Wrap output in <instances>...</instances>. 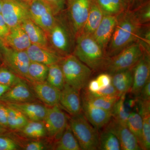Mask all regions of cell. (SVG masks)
I'll use <instances>...</instances> for the list:
<instances>
[{
	"label": "cell",
	"instance_id": "1",
	"mask_svg": "<svg viewBox=\"0 0 150 150\" xmlns=\"http://www.w3.org/2000/svg\"><path fill=\"white\" fill-rule=\"evenodd\" d=\"M142 25L131 10L127 9L118 15L105 51L107 57L115 56L127 46L137 42Z\"/></svg>",
	"mask_w": 150,
	"mask_h": 150
},
{
	"label": "cell",
	"instance_id": "2",
	"mask_svg": "<svg viewBox=\"0 0 150 150\" xmlns=\"http://www.w3.org/2000/svg\"><path fill=\"white\" fill-rule=\"evenodd\" d=\"M46 34L52 50L63 57L72 54L76 36L65 10L55 16L54 24Z\"/></svg>",
	"mask_w": 150,
	"mask_h": 150
},
{
	"label": "cell",
	"instance_id": "3",
	"mask_svg": "<svg viewBox=\"0 0 150 150\" xmlns=\"http://www.w3.org/2000/svg\"><path fill=\"white\" fill-rule=\"evenodd\" d=\"M72 54L94 72L103 71L108 58L93 35L83 34L76 37Z\"/></svg>",
	"mask_w": 150,
	"mask_h": 150
},
{
	"label": "cell",
	"instance_id": "4",
	"mask_svg": "<svg viewBox=\"0 0 150 150\" xmlns=\"http://www.w3.org/2000/svg\"><path fill=\"white\" fill-rule=\"evenodd\" d=\"M65 83L80 91L86 88L92 70L73 54L63 57L59 62Z\"/></svg>",
	"mask_w": 150,
	"mask_h": 150
},
{
	"label": "cell",
	"instance_id": "5",
	"mask_svg": "<svg viewBox=\"0 0 150 150\" xmlns=\"http://www.w3.org/2000/svg\"><path fill=\"white\" fill-rule=\"evenodd\" d=\"M69 124L81 150L98 149V131L88 121L83 112L72 115L69 120Z\"/></svg>",
	"mask_w": 150,
	"mask_h": 150
},
{
	"label": "cell",
	"instance_id": "6",
	"mask_svg": "<svg viewBox=\"0 0 150 150\" xmlns=\"http://www.w3.org/2000/svg\"><path fill=\"white\" fill-rule=\"evenodd\" d=\"M145 51L138 42L133 43L115 56L108 58L103 71L112 75L131 69L139 61Z\"/></svg>",
	"mask_w": 150,
	"mask_h": 150
},
{
	"label": "cell",
	"instance_id": "7",
	"mask_svg": "<svg viewBox=\"0 0 150 150\" xmlns=\"http://www.w3.org/2000/svg\"><path fill=\"white\" fill-rule=\"evenodd\" d=\"M30 62L26 51H18L4 45L2 64L28 82V71Z\"/></svg>",
	"mask_w": 150,
	"mask_h": 150
},
{
	"label": "cell",
	"instance_id": "8",
	"mask_svg": "<svg viewBox=\"0 0 150 150\" xmlns=\"http://www.w3.org/2000/svg\"><path fill=\"white\" fill-rule=\"evenodd\" d=\"M92 1V0H67L65 11L76 38L83 29Z\"/></svg>",
	"mask_w": 150,
	"mask_h": 150
},
{
	"label": "cell",
	"instance_id": "9",
	"mask_svg": "<svg viewBox=\"0 0 150 150\" xmlns=\"http://www.w3.org/2000/svg\"><path fill=\"white\" fill-rule=\"evenodd\" d=\"M1 14L10 29L30 18L28 5L18 0H2Z\"/></svg>",
	"mask_w": 150,
	"mask_h": 150
},
{
	"label": "cell",
	"instance_id": "10",
	"mask_svg": "<svg viewBox=\"0 0 150 150\" xmlns=\"http://www.w3.org/2000/svg\"><path fill=\"white\" fill-rule=\"evenodd\" d=\"M49 138L57 141L64 133L67 124L68 117L59 105L47 107L43 121Z\"/></svg>",
	"mask_w": 150,
	"mask_h": 150
},
{
	"label": "cell",
	"instance_id": "11",
	"mask_svg": "<svg viewBox=\"0 0 150 150\" xmlns=\"http://www.w3.org/2000/svg\"><path fill=\"white\" fill-rule=\"evenodd\" d=\"M28 5L30 19L47 33L55 21L53 11L42 0H31Z\"/></svg>",
	"mask_w": 150,
	"mask_h": 150
},
{
	"label": "cell",
	"instance_id": "12",
	"mask_svg": "<svg viewBox=\"0 0 150 150\" xmlns=\"http://www.w3.org/2000/svg\"><path fill=\"white\" fill-rule=\"evenodd\" d=\"M150 53L145 51L139 61L133 68V81L129 92L136 98L144 86L150 80Z\"/></svg>",
	"mask_w": 150,
	"mask_h": 150
},
{
	"label": "cell",
	"instance_id": "13",
	"mask_svg": "<svg viewBox=\"0 0 150 150\" xmlns=\"http://www.w3.org/2000/svg\"><path fill=\"white\" fill-rule=\"evenodd\" d=\"M105 127L115 134L118 138L121 150H142L137 138L126 124L120 123L112 118Z\"/></svg>",
	"mask_w": 150,
	"mask_h": 150
},
{
	"label": "cell",
	"instance_id": "14",
	"mask_svg": "<svg viewBox=\"0 0 150 150\" xmlns=\"http://www.w3.org/2000/svg\"><path fill=\"white\" fill-rule=\"evenodd\" d=\"M27 82L22 79L4 94L0 98V100L5 103H21L35 101L37 98Z\"/></svg>",
	"mask_w": 150,
	"mask_h": 150
},
{
	"label": "cell",
	"instance_id": "15",
	"mask_svg": "<svg viewBox=\"0 0 150 150\" xmlns=\"http://www.w3.org/2000/svg\"><path fill=\"white\" fill-rule=\"evenodd\" d=\"M79 92L67 83L60 91L59 104L71 115L82 112Z\"/></svg>",
	"mask_w": 150,
	"mask_h": 150
},
{
	"label": "cell",
	"instance_id": "16",
	"mask_svg": "<svg viewBox=\"0 0 150 150\" xmlns=\"http://www.w3.org/2000/svg\"><path fill=\"white\" fill-rule=\"evenodd\" d=\"M82 108L88 121L97 130L104 128L112 118L111 111L95 107L81 99Z\"/></svg>",
	"mask_w": 150,
	"mask_h": 150
},
{
	"label": "cell",
	"instance_id": "17",
	"mask_svg": "<svg viewBox=\"0 0 150 150\" xmlns=\"http://www.w3.org/2000/svg\"><path fill=\"white\" fill-rule=\"evenodd\" d=\"M118 17V16L104 14L102 21L93 35L95 40L105 53L114 31Z\"/></svg>",
	"mask_w": 150,
	"mask_h": 150
},
{
	"label": "cell",
	"instance_id": "18",
	"mask_svg": "<svg viewBox=\"0 0 150 150\" xmlns=\"http://www.w3.org/2000/svg\"><path fill=\"white\" fill-rule=\"evenodd\" d=\"M30 62L49 66L59 64L63 58L51 48L31 44L26 50Z\"/></svg>",
	"mask_w": 150,
	"mask_h": 150
},
{
	"label": "cell",
	"instance_id": "19",
	"mask_svg": "<svg viewBox=\"0 0 150 150\" xmlns=\"http://www.w3.org/2000/svg\"><path fill=\"white\" fill-rule=\"evenodd\" d=\"M34 94L38 99L48 107L59 105L61 91L54 87L46 81L30 83Z\"/></svg>",
	"mask_w": 150,
	"mask_h": 150
},
{
	"label": "cell",
	"instance_id": "20",
	"mask_svg": "<svg viewBox=\"0 0 150 150\" xmlns=\"http://www.w3.org/2000/svg\"><path fill=\"white\" fill-rule=\"evenodd\" d=\"M22 112L30 121H43L47 107L34 102L21 103H5Z\"/></svg>",
	"mask_w": 150,
	"mask_h": 150
},
{
	"label": "cell",
	"instance_id": "21",
	"mask_svg": "<svg viewBox=\"0 0 150 150\" xmlns=\"http://www.w3.org/2000/svg\"><path fill=\"white\" fill-rule=\"evenodd\" d=\"M4 43L6 46L18 51H26L31 45L21 25L11 28Z\"/></svg>",
	"mask_w": 150,
	"mask_h": 150
},
{
	"label": "cell",
	"instance_id": "22",
	"mask_svg": "<svg viewBox=\"0 0 150 150\" xmlns=\"http://www.w3.org/2000/svg\"><path fill=\"white\" fill-rule=\"evenodd\" d=\"M21 25L31 44L50 48L46 33L30 18L25 21Z\"/></svg>",
	"mask_w": 150,
	"mask_h": 150
},
{
	"label": "cell",
	"instance_id": "23",
	"mask_svg": "<svg viewBox=\"0 0 150 150\" xmlns=\"http://www.w3.org/2000/svg\"><path fill=\"white\" fill-rule=\"evenodd\" d=\"M81 99L95 107L111 111L113 105L120 97H108L96 96L88 91L86 88L82 90Z\"/></svg>",
	"mask_w": 150,
	"mask_h": 150
},
{
	"label": "cell",
	"instance_id": "24",
	"mask_svg": "<svg viewBox=\"0 0 150 150\" xmlns=\"http://www.w3.org/2000/svg\"><path fill=\"white\" fill-rule=\"evenodd\" d=\"M103 15V13L96 2L92 0L87 19L80 34L93 35L102 21Z\"/></svg>",
	"mask_w": 150,
	"mask_h": 150
},
{
	"label": "cell",
	"instance_id": "25",
	"mask_svg": "<svg viewBox=\"0 0 150 150\" xmlns=\"http://www.w3.org/2000/svg\"><path fill=\"white\" fill-rule=\"evenodd\" d=\"M111 76V83L120 95L129 92L133 84V69L118 72Z\"/></svg>",
	"mask_w": 150,
	"mask_h": 150
},
{
	"label": "cell",
	"instance_id": "26",
	"mask_svg": "<svg viewBox=\"0 0 150 150\" xmlns=\"http://www.w3.org/2000/svg\"><path fill=\"white\" fill-rule=\"evenodd\" d=\"M54 149L56 150H81L69 123L60 139L56 141Z\"/></svg>",
	"mask_w": 150,
	"mask_h": 150
},
{
	"label": "cell",
	"instance_id": "27",
	"mask_svg": "<svg viewBox=\"0 0 150 150\" xmlns=\"http://www.w3.org/2000/svg\"><path fill=\"white\" fill-rule=\"evenodd\" d=\"M104 14L118 16L128 9L126 0H95Z\"/></svg>",
	"mask_w": 150,
	"mask_h": 150
},
{
	"label": "cell",
	"instance_id": "28",
	"mask_svg": "<svg viewBox=\"0 0 150 150\" xmlns=\"http://www.w3.org/2000/svg\"><path fill=\"white\" fill-rule=\"evenodd\" d=\"M8 127L13 131L21 130L29 120L22 112L6 104Z\"/></svg>",
	"mask_w": 150,
	"mask_h": 150
},
{
	"label": "cell",
	"instance_id": "29",
	"mask_svg": "<svg viewBox=\"0 0 150 150\" xmlns=\"http://www.w3.org/2000/svg\"><path fill=\"white\" fill-rule=\"evenodd\" d=\"M126 125L127 127L137 138L139 145L143 150L142 147V129L143 119L141 115L135 109L129 113L127 119Z\"/></svg>",
	"mask_w": 150,
	"mask_h": 150
},
{
	"label": "cell",
	"instance_id": "30",
	"mask_svg": "<svg viewBox=\"0 0 150 150\" xmlns=\"http://www.w3.org/2000/svg\"><path fill=\"white\" fill-rule=\"evenodd\" d=\"M19 131L25 137L32 139H40L47 135L43 121H29Z\"/></svg>",
	"mask_w": 150,
	"mask_h": 150
},
{
	"label": "cell",
	"instance_id": "31",
	"mask_svg": "<svg viewBox=\"0 0 150 150\" xmlns=\"http://www.w3.org/2000/svg\"><path fill=\"white\" fill-rule=\"evenodd\" d=\"M99 150H121L120 143L117 137L105 127L99 134Z\"/></svg>",
	"mask_w": 150,
	"mask_h": 150
},
{
	"label": "cell",
	"instance_id": "32",
	"mask_svg": "<svg viewBox=\"0 0 150 150\" xmlns=\"http://www.w3.org/2000/svg\"><path fill=\"white\" fill-rule=\"evenodd\" d=\"M48 66L38 62H30L28 67V79L30 83L45 81L47 79Z\"/></svg>",
	"mask_w": 150,
	"mask_h": 150
},
{
	"label": "cell",
	"instance_id": "33",
	"mask_svg": "<svg viewBox=\"0 0 150 150\" xmlns=\"http://www.w3.org/2000/svg\"><path fill=\"white\" fill-rule=\"evenodd\" d=\"M46 81L60 91L64 88L65 83L64 77L59 64L48 66Z\"/></svg>",
	"mask_w": 150,
	"mask_h": 150
},
{
	"label": "cell",
	"instance_id": "34",
	"mask_svg": "<svg viewBox=\"0 0 150 150\" xmlns=\"http://www.w3.org/2000/svg\"><path fill=\"white\" fill-rule=\"evenodd\" d=\"M126 93H123L121 95L113 105L111 113L112 118L120 123L126 125L128 116L131 111L129 110L126 105Z\"/></svg>",
	"mask_w": 150,
	"mask_h": 150
},
{
	"label": "cell",
	"instance_id": "35",
	"mask_svg": "<svg viewBox=\"0 0 150 150\" xmlns=\"http://www.w3.org/2000/svg\"><path fill=\"white\" fill-rule=\"evenodd\" d=\"M22 79L4 65L0 66V84L12 87Z\"/></svg>",
	"mask_w": 150,
	"mask_h": 150
},
{
	"label": "cell",
	"instance_id": "36",
	"mask_svg": "<svg viewBox=\"0 0 150 150\" xmlns=\"http://www.w3.org/2000/svg\"><path fill=\"white\" fill-rule=\"evenodd\" d=\"M142 25L149 24L150 21L149 2H145L131 10Z\"/></svg>",
	"mask_w": 150,
	"mask_h": 150
},
{
	"label": "cell",
	"instance_id": "37",
	"mask_svg": "<svg viewBox=\"0 0 150 150\" xmlns=\"http://www.w3.org/2000/svg\"><path fill=\"white\" fill-rule=\"evenodd\" d=\"M142 129V147L143 150L150 149V113L143 114Z\"/></svg>",
	"mask_w": 150,
	"mask_h": 150
},
{
	"label": "cell",
	"instance_id": "38",
	"mask_svg": "<svg viewBox=\"0 0 150 150\" xmlns=\"http://www.w3.org/2000/svg\"><path fill=\"white\" fill-rule=\"evenodd\" d=\"M137 42L139 43L145 51L150 53V23L142 25Z\"/></svg>",
	"mask_w": 150,
	"mask_h": 150
},
{
	"label": "cell",
	"instance_id": "39",
	"mask_svg": "<svg viewBox=\"0 0 150 150\" xmlns=\"http://www.w3.org/2000/svg\"><path fill=\"white\" fill-rule=\"evenodd\" d=\"M53 11L54 15L61 13L66 10L67 0H42Z\"/></svg>",
	"mask_w": 150,
	"mask_h": 150
},
{
	"label": "cell",
	"instance_id": "40",
	"mask_svg": "<svg viewBox=\"0 0 150 150\" xmlns=\"http://www.w3.org/2000/svg\"><path fill=\"white\" fill-rule=\"evenodd\" d=\"M19 148L18 144L13 139L0 135V150H17Z\"/></svg>",
	"mask_w": 150,
	"mask_h": 150
},
{
	"label": "cell",
	"instance_id": "41",
	"mask_svg": "<svg viewBox=\"0 0 150 150\" xmlns=\"http://www.w3.org/2000/svg\"><path fill=\"white\" fill-rule=\"evenodd\" d=\"M92 93L95 95L99 96L108 97H120L121 96L118 93L112 83L108 86L104 88L100 89L96 92Z\"/></svg>",
	"mask_w": 150,
	"mask_h": 150
},
{
	"label": "cell",
	"instance_id": "42",
	"mask_svg": "<svg viewBox=\"0 0 150 150\" xmlns=\"http://www.w3.org/2000/svg\"><path fill=\"white\" fill-rule=\"evenodd\" d=\"M96 79L98 81L100 89L108 86L111 84L112 82V76L107 73L104 72L100 74Z\"/></svg>",
	"mask_w": 150,
	"mask_h": 150
},
{
	"label": "cell",
	"instance_id": "43",
	"mask_svg": "<svg viewBox=\"0 0 150 150\" xmlns=\"http://www.w3.org/2000/svg\"><path fill=\"white\" fill-rule=\"evenodd\" d=\"M136 98L143 101L150 100V80L144 86L139 96Z\"/></svg>",
	"mask_w": 150,
	"mask_h": 150
},
{
	"label": "cell",
	"instance_id": "44",
	"mask_svg": "<svg viewBox=\"0 0 150 150\" xmlns=\"http://www.w3.org/2000/svg\"><path fill=\"white\" fill-rule=\"evenodd\" d=\"M10 30V28L0 13V39L4 43Z\"/></svg>",
	"mask_w": 150,
	"mask_h": 150
},
{
	"label": "cell",
	"instance_id": "45",
	"mask_svg": "<svg viewBox=\"0 0 150 150\" xmlns=\"http://www.w3.org/2000/svg\"><path fill=\"white\" fill-rule=\"evenodd\" d=\"M0 124L6 129L8 127L7 121L6 106L5 103L0 100Z\"/></svg>",
	"mask_w": 150,
	"mask_h": 150
},
{
	"label": "cell",
	"instance_id": "46",
	"mask_svg": "<svg viewBox=\"0 0 150 150\" xmlns=\"http://www.w3.org/2000/svg\"><path fill=\"white\" fill-rule=\"evenodd\" d=\"M46 146L43 142L40 141H32L25 145L24 148L26 150H43L45 149Z\"/></svg>",
	"mask_w": 150,
	"mask_h": 150
},
{
	"label": "cell",
	"instance_id": "47",
	"mask_svg": "<svg viewBox=\"0 0 150 150\" xmlns=\"http://www.w3.org/2000/svg\"><path fill=\"white\" fill-rule=\"evenodd\" d=\"M86 88L92 93H95L100 89L99 84L96 79L90 81Z\"/></svg>",
	"mask_w": 150,
	"mask_h": 150
},
{
	"label": "cell",
	"instance_id": "48",
	"mask_svg": "<svg viewBox=\"0 0 150 150\" xmlns=\"http://www.w3.org/2000/svg\"><path fill=\"white\" fill-rule=\"evenodd\" d=\"M11 87L9 86L4 85L0 84V98L6 92L11 88Z\"/></svg>",
	"mask_w": 150,
	"mask_h": 150
},
{
	"label": "cell",
	"instance_id": "49",
	"mask_svg": "<svg viewBox=\"0 0 150 150\" xmlns=\"http://www.w3.org/2000/svg\"><path fill=\"white\" fill-rule=\"evenodd\" d=\"M138 0H126L127 2V6H128V9L131 10L132 7Z\"/></svg>",
	"mask_w": 150,
	"mask_h": 150
},
{
	"label": "cell",
	"instance_id": "50",
	"mask_svg": "<svg viewBox=\"0 0 150 150\" xmlns=\"http://www.w3.org/2000/svg\"><path fill=\"white\" fill-rule=\"evenodd\" d=\"M4 43L0 39V64H2V49L4 46Z\"/></svg>",
	"mask_w": 150,
	"mask_h": 150
},
{
	"label": "cell",
	"instance_id": "51",
	"mask_svg": "<svg viewBox=\"0 0 150 150\" xmlns=\"http://www.w3.org/2000/svg\"><path fill=\"white\" fill-rule=\"evenodd\" d=\"M7 129L0 124V135H4L7 132Z\"/></svg>",
	"mask_w": 150,
	"mask_h": 150
},
{
	"label": "cell",
	"instance_id": "52",
	"mask_svg": "<svg viewBox=\"0 0 150 150\" xmlns=\"http://www.w3.org/2000/svg\"><path fill=\"white\" fill-rule=\"evenodd\" d=\"M18 1H21L22 2L24 3L25 4H27L28 5L31 0H18Z\"/></svg>",
	"mask_w": 150,
	"mask_h": 150
},
{
	"label": "cell",
	"instance_id": "53",
	"mask_svg": "<svg viewBox=\"0 0 150 150\" xmlns=\"http://www.w3.org/2000/svg\"><path fill=\"white\" fill-rule=\"evenodd\" d=\"M2 2V0H0V13H1V9Z\"/></svg>",
	"mask_w": 150,
	"mask_h": 150
}]
</instances>
